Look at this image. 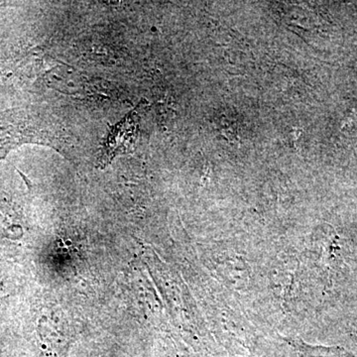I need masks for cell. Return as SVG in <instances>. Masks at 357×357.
<instances>
[{
	"instance_id": "1",
	"label": "cell",
	"mask_w": 357,
	"mask_h": 357,
	"mask_svg": "<svg viewBox=\"0 0 357 357\" xmlns=\"http://www.w3.org/2000/svg\"><path fill=\"white\" fill-rule=\"evenodd\" d=\"M32 119L23 112L13 110L0 114V160L22 143L40 140Z\"/></svg>"
}]
</instances>
